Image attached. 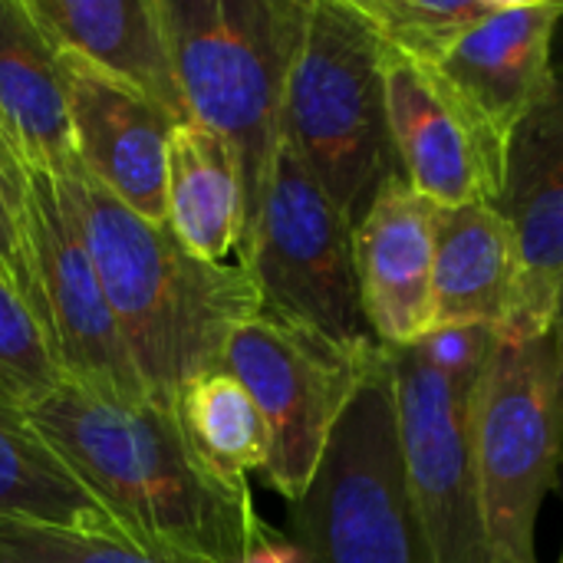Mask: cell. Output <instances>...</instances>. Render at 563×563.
Returning a JSON list of instances; mask_svg holds the SVG:
<instances>
[{
  "label": "cell",
  "instance_id": "cell-23",
  "mask_svg": "<svg viewBox=\"0 0 563 563\" xmlns=\"http://www.w3.org/2000/svg\"><path fill=\"white\" fill-rule=\"evenodd\" d=\"M59 383L63 373L43 327L0 274V396L30 412Z\"/></svg>",
  "mask_w": 563,
  "mask_h": 563
},
{
  "label": "cell",
  "instance_id": "cell-20",
  "mask_svg": "<svg viewBox=\"0 0 563 563\" xmlns=\"http://www.w3.org/2000/svg\"><path fill=\"white\" fill-rule=\"evenodd\" d=\"M3 518L122 538L112 515L53 455L30 416L0 396V521Z\"/></svg>",
  "mask_w": 563,
  "mask_h": 563
},
{
  "label": "cell",
  "instance_id": "cell-3",
  "mask_svg": "<svg viewBox=\"0 0 563 563\" xmlns=\"http://www.w3.org/2000/svg\"><path fill=\"white\" fill-rule=\"evenodd\" d=\"M158 3L185 112L234 155L244 191L247 247L274 155L284 142L287 82L307 30L310 0Z\"/></svg>",
  "mask_w": 563,
  "mask_h": 563
},
{
  "label": "cell",
  "instance_id": "cell-18",
  "mask_svg": "<svg viewBox=\"0 0 563 563\" xmlns=\"http://www.w3.org/2000/svg\"><path fill=\"white\" fill-rule=\"evenodd\" d=\"M518 284V241L492 201L435 208V330L501 327Z\"/></svg>",
  "mask_w": 563,
  "mask_h": 563
},
{
  "label": "cell",
  "instance_id": "cell-22",
  "mask_svg": "<svg viewBox=\"0 0 563 563\" xmlns=\"http://www.w3.org/2000/svg\"><path fill=\"white\" fill-rule=\"evenodd\" d=\"M379 46L412 63L435 66L501 0H350Z\"/></svg>",
  "mask_w": 563,
  "mask_h": 563
},
{
  "label": "cell",
  "instance_id": "cell-15",
  "mask_svg": "<svg viewBox=\"0 0 563 563\" xmlns=\"http://www.w3.org/2000/svg\"><path fill=\"white\" fill-rule=\"evenodd\" d=\"M59 53L188 119L158 0H23Z\"/></svg>",
  "mask_w": 563,
  "mask_h": 563
},
{
  "label": "cell",
  "instance_id": "cell-28",
  "mask_svg": "<svg viewBox=\"0 0 563 563\" xmlns=\"http://www.w3.org/2000/svg\"><path fill=\"white\" fill-rule=\"evenodd\" d=\"M488 563H518V561H511V558H501V554H492V561ZM558 563H563V558Z\"/></svg>",
  "mask_w": 563,
  "mask_h": 563
},
{
  "label": "cell",
  "instance_id": "cell-21",
  "mask_svg": "<svg viewBox=\"0 0 563 563\" xmlns=\"http://www.w3.org/2000/svg\"><path fill=\"white\" fill-rule=\"evenodd\" d=\"M175 416L195 449L231 482H247L251 472H264L271 455L267 422L228 369H211L191 379L178 399Z\"/></svg>",
  "mask_w": 563,
  "mask_h": 563
},
{
  "label": "cell",
  "instance_id": "cell-16",
  "mask_svg": "<svg viewBox=\"0 0 563 563\" xmlns=\"http://www.w3.org/2000/svg\"><path fill=\"white\" fill-rule=\"evenodd\" d=\"M383 79L393 152L406 185L435 208L492 201L475 145L429 66L383 49Z\"/></svg>",
  "mask_w": 563,
  "mask_h": 563
},
{
  "label": "cell",
  "instance_id": "cell-25",
  "mask_svg": "<svg viewBox=\"0 0 563 563\" xmlns=\"http://www.w3.org/2000/svg\"><path fill=\"white\" fill-rule=\"evenodd\" d=\"M0 274L26 300L40 323L36 280L26 238V165L0 132Z\"/></svg>",
  "mask_w": 563,
  "mask_h": 563
},
{
  "label": "cell",
  "instance_id": "cell-12",
  "mask_svg": "<svg viewBox=\"0 0 563 563\" xmlns=\"http://www.w3.org/2000/svg\"><path fill=\"white\" fill-rule=\"evenodd\" d=\"M498 208L518 241V284L498 340L551 336L563 294V59L511 135Z\"/></svg>",
  "mask_w": 563,
  "mask_h": 563
},
{
  "label": "cell",
  "instance_id": "cell-2",
  "mask_svg": "<svg viewBox=\"0 0 563 563\" xmlns=\"http://www.w3.org/2000/svg\"><path fill=\"white\" fill-rule=\"evenodd\" d=\"M53 181L148 399L175 409L191 379L221 369L234 330L261 313L254 277L241 264L198 261L168 221L135 214L79 162Z\"/></svg>",
  "mask_w": 563,
  "mask_h": 563
},
{
  "label": "cell",
  "instance_id": "cell-27",
  "mask_svg": "<svg viewBox=\"0 0 563 563\" xmlns=\"http://www.w3.org/2000/svg\"><path fill=\"white\" fill-rule=\"evenodd\" d=\"M554 343H558V363H561V412H563V294L561 307H558V323H554ZM558 492L563 495V455H561V478H558ZM563 558V551H561Z\"/></svg>",
  "mask_w": 563,
  "mask_h": 563
},
{
  "label": "cell",
  "instance_id": "cell-24",
  "mask_svg": "<svg viewBox=\"0 0 563 563\" xmlns=\"http://www.w3.org/2000/svg\"><path fill=\"white\" fill-rule=\"evenodd\" d=\"M0 563H185L142 551L122 538L40 525L23 518L0 521Z\"/></svg>",
  "mask_w": 563,
  "mask_h": 563
},
{
  "label": "cell",
  "instance_id": "cell-10",
  "mask_svg": "<svg viewBox=\"0 0 563 563\" xmlns=\"http://www.w3.org/2000/svg\"><path fill=\"white\" fill-rule=\"evenodd\" d=\"M26 165V162H23ZM26 238L40 327L66 383L115 402H152L129 356L99 274L76 234L56 181L26 165Z\"/></svg>",
  "mask_w": 563,
  "mask_h": 563
},
{
  "label": "cell",
  "instance_id": "cell-13",
  "mask_svg": "<svg viewBox=\"0 0 563 563\" xmlns=\"http://www.w3.org/2000/svg\"><path fill=\"white\" fill-rule=\"evenodd\" d=\"M59 53V49H56ZM79 165L148 221L168 218V142L188 119L59 53Z\"/></svg>",
  "mask_w": 563,
  "mask_h": 563
},
{
  "label": "cell",
  "instance_id": "cell-5",
  "mask_svg": "<svg viewBox=\"0 0 563 563\" xmlns=\"http://www.w3.org/2000/svg\"><path fill=\"white\" fill-rule=\"evenodd\" d=\"M303 563H435L406 478L383 346L343 409L320 468L290 505Z\"/></svg>",
  "mask_w": 563,
  "mask_h": 563
},
{
  "label": "cell",
  "instance_id": "cell-14",
  "mask_svg": "<svg viewBox=\"0 0 563 563\" xmlns=\"http://www.w3.org/2000/svg\"><path fill=\"white\" fill-rule=\"evenodd\" d=\"M356 277L379 346L406 350L435 330V205L406 178L386 181L356 224Z\"/></svg>",
  "mask_w": 563,
  "mask_h": 563
},
{
  "label": "cell",
  "instance_id": "cell-1",
  "mask_svg": "<svg viewBox=\"0 0 563 563\" xmlns=\"http://www.w3.org/2000/svg\"><path fill=\"white\" fill-rule=\"evenodd\" d=\"M26 416L142 551L185 563H244L274 531L247 482L224 478L195 449L175 409L102 399L63 379Z\"/></svg>",
  "mask_w": 563,
  "mask_h": 563
},
{
  "label": "cell",
  "instance_id": "cell-6",
  "mask_svg": "<svg viewBox=\"0 0 563 563\" xmlns=\"http://www.w3.org/2000/svg\"><path fill=\"white\" fill-rule=\"evenodd\" d=\"M238 264L257 284L261 310L350 353L379 346L360 300L356 224L287 142L274 155L261 214Z\"/></svg>",
  "mask_w": 563,
  "mask_h": 563
},
{
  "label": "cell",
  "instance_id": "cell-11",
  "mask_svg": "<svg viewBox=\"0 0 563 563\" xmlns=\"http://www.w3.org/2000/svg\"><path fill=\"white\" fill-rule=\"evenodd\" d=\"M561 23V0H501L488 20L429 66L475 145L495 205L505 188L511 135L551 76Z\"/></svg>",
  "mask_w": 563,
  "mask_h": 563
},
{
  "label": "cell",
  "instance_id": "cell-4",
  "mask_svg": "<svg viewBox=\"0 0 563 563\" xmlns=\"http://www.w3.org/2000/svg\"><path fill=\"white\" fill-rule=\"evenodd\" d=\"M284 142L353 224L386 181L402 178L386 115L383 46L350 0H310L287 82Z\"/></svg>",
  "mask_w": 563,
  "mask_h": 563
},
{
  "label": "cell",
  "instance_id": "cell-7",
  "mask_svg": "<svg viewBox=\"0 0 563 563\" xmlns=\"http://www.w3.org/2000/svg\"><path fill=\"white\" fill-rule=\"evenodd\" d=\"M563 455L561 363L551 336L501 340L475 396V465L492 554L538 563V518Z\"/></svg>",
  "mask_w": 563,
  "mask_h": 563
},
{
  "label": "cell",
  "instance_id": "cell-8",
  "mask_svg": "<svg viewBox=\"0 0 563 563\" xmlns=\"http://www.w3.org/2000/svg\"><path fill=\"white\" fill-rule=\"evenodd\" d=\"M379 350H340L267 310L228 340L221 369L241 379L267 422L271 455L261 475L287 505L310 488L327 442Z\"/></svg>",
  "mask_w": 563,
  "mask_h": 563
},
{
  "label": "cell",
  "instance_id": "cell-19",
  "mask_svg": "<svg viewBox=\"0 0 563 563\" xmlns=\"http://www.w3.org/2000/svg\"><path fill=\"white\" fill-rule=\"evenodd\" d=\"M168 228L188 254L228 264L244 247V191L228 145L198 122L168 142Z\"/></svg>",
  "mask_w": 563,
  "mask_h": 563
},
{
  "label": "cell",
  "instance_id": "cell-9",
  "mask_svg": "<svg viewBox=\"0 0 563 563\" xmlns=\"http://www.w3.org/2000/svg\"><path fill=\"white\" fill-rule=\"evenodd\" d=\"M396 435L435 563H488L475 465V396L485 373H449L419 346L389 350Z\"/></svg>",
  "mask_w": 563,
  "mask_h": 563
},
{
  "label": "cell",
  "instance_id": "cell-17",
  "mask_svg": "<svg viewBox=\"0 0 563 563\" xmlns=\"http://www.w3.org/2000/svg\"><path fill=\"white\" fill-rule=\"evenodd\" d=\"M0 132L30 168L53 178L79 162L59 53L23 0H0Z\"/></svg>",
  "mask_w": 563,
  "mask_h": 563
},
{
  "label": "cell",
  "instance_id": "cell-26",
  "mask_svg": "<svg viewBox=\"0 0 563 563\" xmlns=\"http://www.w3.org/2000/svg\"><path fill=\"white\" fill-rule=\"evenodd\" d=\"M244 563H303V554H300V548H297L290 538L271 531V534L247 554V561Z\"/></svg>",
  "mask_w": 563,
  "mask_h": 563
}]
</instances>
